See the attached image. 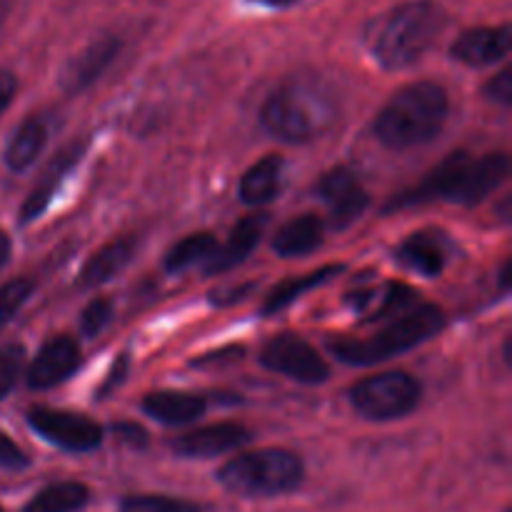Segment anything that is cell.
Returning a JSON list of instances; mask_svg holds the SVG:
<instances>
[{"instance_id": "6", "label": "cell", "mask_w": 512, "mask_h": 512, "mask_svg": "<svg viewBox=\"0 0 512 512\" xmlns=\"http://www.w3.org/2000/svg\"><path fill=\"white\" fill-rule=\"evenodd\" d=\"M303 478V460L280 448L243 453L218 470L220 485L245 498H273L290 493L303 483Z\"/></svg>"}, {"instance_id": "23", "label": "cell", "mask_w": 512, "mask_h": 512, "mask_svg": "<svg viewBox=\"0 0 512 512\" xmlns=\"http://www.w3.org/2000/svg\"><path fill=\"white\" fill-rule=\"evenodd\" d=\"M45 140H48V125L40 115H30L28 120L18 125V130L10 138L8 148H5V165L15 173H23L30 165L38 160L43 153Z\"/></svg>"}, {"instance_id": "15", "label": "cell", "mask_w": 512, "mask_h": 512, "mask_svg": "<svg viewBox=\"0 0 512 512\" xmlns=\"http://www.w3.org/2000/svg\"><path fill=\"white\" fill-rule=\"evenodd\" d=\"M510 45L512 35L508 25H500V28H473L460 33V38L450 48V55L458 63L470 65V68H485V65L503 60L510 53Z\"/></svg>"}, {"instance_id": "33", "label": "cell", "mask_w": 512, "mask_h": 512, "mask_svg": "<svg viewBox=\"0 0 512 512\" xmlns=\"http://www.w3.org/2000/svg\"><path fill=\"white\" fill-rule=\"evenodd\" d=\"M15 90H18V78L10 70H0V115L13 103Z\"/></svg>"}, {"instance_id": "16", "label": "cell", "mask_w": 512, "mask_h": 512, "mask_svg": "<svg viewBox=\"0 0 512 512\" xmlns=\"http://www.w3.org/2000/svg\"><path fill=\"white\" fill-rule=\"evenodd\" d=\"M265 228H268V215L265 213L245 215V218L233 228L228 243L218 245V248L213 250V255L205 260V275L225 273V270H230V268H235V265L243 263V260L248 258L255 248H258Z\"/></svg>"}, {"instance_id": "1", "label": "cell", "mask_w": 512, "mask_h": 512, "mask_svg": "<svg viewBox=\"0 0 512 512\" xmlns=\"http://www.w3.org/2000/svg\"><path fill=\"white\" fill-rule=\"evenodd\" d=\"M508 175L510 158L505 153H453L438 168L430 170L415 188L398 195L388 208H415V205L435 203V200L458 205H478L488 195H493L508 180Z\"/></svg>"}, {"instance_id": "5", "label": "cell", "mask_w": 512, "mask_h": 512, "mask_svg": "<svg viewBox=\"0 0 512 512\" xmlns=\"http://www.w3.org/2000/svg\"><path fill=\"white\" fill-rule=\"evenodd\" d=\"M445 328V315L438 305L415 303L405 313L395 315L385 328L370 338H335L330 353L348 365H375L400 353L418 348Z\"/></svg>"}, {"instance_id": "9", "label": "cell", "mask_w": 512, "mask_h": 512, "mask_svg": "<svg viewBox=\"0 0 512 512\" xmlns=\"http://www.w3.org/2000/svg\"><path fill=\"white\" fill-rule=\"evenodd\" d=\"M260 363L273 370V373H280L305 385H318L330 378V368L323 355H318V350L308 340L293 333H283L270 340L263 353H260Z\"/></svg>"}, {"instance_id": "35", "label": "cell", "mask_w": 512, "mask_h": 512, "mask_svg": "<svg viewBox=\"0 0 512 512\" xmlns=\"http://www.w3.org/2000/svg\"><path fill=\"white\" fill-rule=\"evenodd\" d=\"M253 3L265 5V8H290V5L298 3V0H253Z\"/></svg>"}, {"instance_id": "24", "label": "cell", "mask_w": 512, "mask_h": 512, "mask_svg": "<svg viewBox=\"0 0 512 512\" xmlns=\"http://www.w3.org/2000/svg\"><path fill=\"white\" fill-rule=\"evenodd\" d=\"M90 490L83 483L65 480V483L48 485L40 490L23 512H80L88 505Z\"/></svg>"}, {"instance_id": "26", "label": "cell", "mask_w": 512, "mask_h": 512, "mask_svg": "<svg viewBox=\"0 0 512 512\" xmlns=\"http://www.w3.org/2000/svg\"><path fill=\"white\" fill-rule=\"evenodd\" d=\"M218 248V240L213 233H195L183 238L170 248L168 258H165V268L170 273H183V270L193 268L195 263H205Z\"/></svg>"}, {"instance_id": "27", "label": "cell", "mask_w": 512, "mask_h": 512, "mask_svg": "<svg viewBox=\"0 0 512 512\" xmlns=\"http://www.w3.org/2000/svg\"><path fill=\"white\" fill-rule=\"evenodd\" d=\"M120 512H200L195 503L165 495H128L120 503Z\"/></svg>"}, {"instance_id": "28", "label": "cell", "mask_w": 512, "mask_h": 512, "mask_svg": "<svg viewBox=\"0 0 512 512\" xmlns=\"http://www.w3.org/2000/svg\"><path fill=\"white\" fill-rule=\"evenodd\" d=\"M30 295H33V280L30 278H15L0 288V330L28 303Z\"/></svg>"}, {"instance_id": "13", "label": "cell", "mask_w": 512, "mask_h": 512, "mask_svg": "<svg viewBox=\"0 0 512 512\" xmlns=\"http://www.w3.org/2000/svg\"><path fill=\"white\" fill-rule=\"evenodd\" d=\"M250 438L253 435L243 425L218 423L180 435L170 443V448H173V453L183 455V458H215V455L230 453V450L250 443Z\"/></svg>"}, {"instance_id": "34", "label": "cell", "mask_w": 512, "mask_h": 512, "mask_svg": "<svg viewBox=\"0 0 512 512\" xmlns=\"http://www.w3.org/2000/svg\"><path fill=\"white\" fill-rule=\"evenodd\" d=\"M10 260V238L0 230V268Z\"/></svg>"}, {"instance_id": "19", "label": "cell", "mask_w": 512, "mask_h": 512, "mask_svg": "<svg viewBox=\"0 0 512 512\" xmlns=\"http://www.w3.org/2000/svg\"><path fill=\"white\" fill-rule=\"evenodd\" d=\"M208 403L200 395L178 393V390H158L143 398V410L163 425H190L205 413Z\"/></svg>"}, {"instance_id": "31", "label": "cell", "mask_w": 512, "mask_h": 512, "mask_svg": "<svg viewBox=\"0 0 512 512\" xmlns=\"http://www.w3.org/2000/svg\"><path fill=\"white\" fill-rule=\"evenodd\" d=\"M30 465L28 455L0 430V468L5 470H25Z\"/></svg>"}, {"instance_id": "20", "label": "cell", "mask_w": 512, "mask_h": 512, "mask_svg": "<svg viewBox=\"0 0 512 512\" xmlns=\"http://www.w3.org/2000/svg\"><path fill=\"white\" fill-rule=\"evenodd\" d=\"M135 255V238L125 235V238L110 240L103 248L95 250L93 258H88V263L80 270V285L83 288H98V285L108 283L115 275L123 273L128 268V263Z\"/></svg>"}, {"instance_id": "18", "label": "cell", "mask_w": 512, "mask_h": 512, "mask_svg": "<svg viewBox=\"0 0 512 512\" xmlns=\"http://www.w3.org/2000/svg\"><path fill=\"white\" fill-rule=\"evenodd\" d=\"M348 303L358 313H368L373 318H393V315H400L408 308H413L415 290L403 283L370 285L365 290H353L348 295Z\"/></svg>"}, {"instance_id": "2", "label": "cell", "mask_w": 512, "mask_h": 512, "mask_svg": "<svg viewBox=\"0 0 512 512\" xmlns=\"http://www.w3.org/2000/svg\"><path fill=\"white\" fill-rule=\"evenodd\" d=\"M448 15L433 0H413L370 23L368 48L385 70L418 63L443 33Z\"/></svg>"}, {"instance_id": "29", "label": "cell", "mask_w": 512, "mask_h": 512, "mask_svg": "<svg viewBox=\"0 0 512 512\" xmlns=\"http://www.w3.org/2000/svg\"><path fill=\"white\" fill-rule=\"evenodd\" d=\"M25 365V348L20 343H8L0 348V400L8 398L13 385L18 383Z\"/></svg>"}, {"instance_id": "8", "label": "cell", "mask_w": 512, "mask_h": 512, "mask_svg": "<svg viewBox=\"0 0 512 512\" xmlns=\"http://www.w3.org/2000/svg\"><path fill=\"white\" fill-rule=\"evenodd\" d=\"M28 423L40 438L68 453H88L103 443V428L80 413L38 405L28 410Z\"/></svg>"}, {"instance_id": "14", "label": "cell", "mask_w": 512, "mask_h": 512, "mask_svg": "<svg viewBox=\"0 0 512 512\" xmlns=\"http://www.w3.org/2000/svg\"><path fill=\"white\" fill-rule=\"evenodd\" d=\"M83 153H85V143L80 140V143L65 145V148L60 150L53 160H50L48 168L43 170V178H40L38 185L30 190V195L25 198V203H23V208H20V225L33 223V220H38L40 215L45 213V208H48L50 200H53L55 190L60 188V183L65 180V175H68L70 170L78 165V160L83 158Z\"/></svg>"}, {"instance_id": "25", "label": "cell", "mask_w": 512, "mask_h": 512, "mask_svg": "<svg viewBox=\"0 0 512 512\" xmlns=\"http://www.w3.org/2000/svg\"><path fill=\"white\" fill-rule=\"evenodd\" d=\"M338 270H340V265H333V268H320V270H315V273H308L305 278L283 280V283H280L278 288H273V293L268 295V300H265V305H263V313L273 315V313H278V310L288 308L293 300H298L300 295H305L308 290L323 285L325 280H328L330 275L338 273Z\"/></svg>"}, {"instance_id": "11", "label": "cell", "mask_w": 512, "mask_h": 512, "mask_svg": "<svg viewBox=\"0 0 512 512\" xmlns=\"http://www.w3.org/2000/svg\"><path fill=\"white\" fill-rule=\"evenodd\" d=\"M80 365V348L73 338L60 335L48 340L38 350L35 360L28 368V385L35 390H48L65 383Z\"/></svg>"}, {"instance_id": "17", "label": "cell", "mask_w": 512, "mask_h": 512, "mask_svg": "<svg viewBox=\"0 0 512 512\" xmlns=\"http://www.w3.org/2000/svg\"><path fill=\"white\" fill-rule=\"evenodd\" d=\"M395 258L403 268L420 273L423 278H438L448 263V248L438 233H415L400 243Z\"/></svg>"}, {"instance_id": "22", "label": "cell", "mask_w": 512, "mask_h": 512, "mask_svg": "<svg viewBox=\"0 0 512 512\" xmlns=\"http://www.w3.org/2000/svg\"><path fill=\"white\" fill-rule=\"evenodd\" d=\"M283 158L280 155H265L263 160L245 170L240 180V198L248 205H268L278 198L280 183H283Z\"/></svg>"}, {"instance_id": "12", "label": "cell", "mask_w": 512, "mask_h": 512, "mask_svg": "<svg viewBox=\"0 0 512 512\" xmlns=\"http://www.w3.org/2000/svg\"><path fill=\"white\" fill-rule=\"evenodd\" d=\"M118 50L120 43L115 38H100L90 43L60 70V88L68 95H80L83 90H88L90 85L98 83L100 75L118 58Z\"/></svg>"}, {"instance_id": "32", "label": "cell", "mask_w": 512, "mask_h": 512, "mask_svg": "<svg viewBox=\"0 0 512 512\" xmlns=\"http://www.w3.org/2000/svg\"><path fill=\"white\" fill-rule=\"evenodd\" d=\"M485 93H488V98L498 100V103L510 105V100H512V73H510V68L500 70V73L495 75V78L490 80L488 85H485Z\"/></svg>"}, {"instance_id": "4", "label": "cell", "mask_w": 512, "mask_h": 512, "mask_svg": "<svg viewBox=\"0 0 512 512\" xmlns=\"http://www.w3.org/2000/svg\"><path fill=\"white\" fill-rule=\"evenodd\" d=\"M448 118V93L438 83L400 88L375 120V138L390 150H408L428 143Z\"/></svg>"}, {"instance_id": "3", "label": "cell", "mask_w": 512, "mask_h": 512, "mask_svg": "<svg viewBox=\"0 0 512 512\" xmlns=\"http://www.w3.org/2000/svg\"><path fill=\"white\" fill-rule=\"evenodd\" d=\"M338 118L335 98L320 80L293 78L275 88L260 110L263 128L285 143H308Z\"/></svg>"}, {"instance_id": "37", "label": "cell", "mask_w": 512, "mask_h": 512, "mask_svg": "<svg viewBox=\"0 0 512 512\" xmlns=\"http://www.w3.org/2000/svg\"><path fill=\"white\" fill-rule=\"evenodd\" d=\"M0 512H3V510H0Z\"/></svg>"}, {"instance_id": "10", "label": "cell", "mask_w": 512, "mask_h": 512, "mask_svg": "<svg viewBox=\"0 0 512 512\" xmlns=\"http://www.w3.org/2000/svg\"><path fill=\"white\" fill-rule=\"evenodd\" d=\"M318 198L328 205L330 223L335 228H348L353 220L363 215L368 208L370 198L368 190L363 188L358 175L350 168H333L320 178L318 188H315Z\"/></svg>"}, {"instance_id": "21", "label": "cell", "mask_w": 512, "mask_h": 512, "mask_svg": "<svg viewBox=\"0 0 512 512\" xmlns=\"http://www.w3.org/2000/svg\"><path fill=\"white\" fill-rule=\"evenodd\" d=\"M325 223L318 215H300L275 233L273 250L280 258H303L323 245Z\"/></svg>"}, {"instance_id": "7", "label": "cell", "mask_w": 512, "mask_h": 512, "mask_svg": "<svg viewBox=\"0 0 512 512\" xmlns=\"http://www.w3.org/2000/svg\"><path fill=\"white\" fill-rule=\"evenodd\" d=\"M350 403L365 420H398L418 408L420 383L408 373H380L360 380L350 390Z\"/></svg>"}, {"instance_id": "36", "label": "cell", "mask_w": 512, "mask_h": 512, "mask_svg": "<svg viewBox=\"0 0 512 512\" xmlns=\"http://www.w3.org/2000/svg\"><path fill=\"white\" fill-rule=\"evenodd\" d=\"M505 512H510V510H505Z\"/></svg>"}, {"instance_id": "30", "label": "cell", "mask_w": 512, "mask_h": 512, "mask_svg": "<svg viewBox=\"0 0 512 512\" xmlns=\"http://www.w3.org/2000/svg\"><path fill=\"white\" fill-rule=\"evenodd\" d=\"M113 320V303L108 298H95L90 300L88 308L83 310V318H80V328L88 338H98L108 323Z\"/></svg>"}]
</instances>
